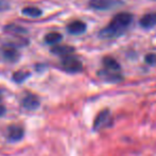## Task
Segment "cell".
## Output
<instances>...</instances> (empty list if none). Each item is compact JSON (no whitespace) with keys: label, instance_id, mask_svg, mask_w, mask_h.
<instances>
[{"label":"cell","instance_id":"16","mask_svg":"<svg viewBox=\"0 0 156 156\" xmlns=\"http://www.w3.org/2000/svg\"><path fill=\"white\" fill-rule=\"evenodd\" d=\"M4 114H5V107H4L3 105H0V117L3 116Z\"/></svg>","mask_w":156,"mask_h":156},{"label":"cell","instance_id":"3","mask_svg":"<svg viewBox=\"0 0 156 156\" xmlns=\"http://www.w3.org/2000/svg\"><path fill=\"white\" fill-rule=\"evenodd\" d=\"M62 67L65 71L70 72V73H76V72H80L82 70L83 65L79 58L71 55H68L63 58Z\"/></svg>","mask_w":156,"mask_h":156},{"label":"cell","instance_id":"5","mask_svg":"<svg viewBox=\"0 0 156 156\" xmlns=\"http://www.w3.org/2000/svg\"><path fill=\"white\" fill-rule=\"evenodd\" d=\"M117 3L118 1H116V0H91L89 2V6L94 10L105 11L114 8Z\"/></svg>","mask_w":156,"mask_h":156},{"label":"cell","instance_id":"10","mask_svg":"<svg viewBox=\"0 0 156 156\" xmlns=\"http://www.w3.org/2000/svg\"><path fill=\"white\" fill-rule=\"evenodd\" d=\"M74 51V49L70 46H55L51 49V52L61 56H68Z\"/></svg>","mask_w":156,"mask_h":156},{"label":"cell","instance_id":"13","mask_svg":"<svg viewBox=\"0 0 156 156\" xmlns=\"http://www.w3.org/2000/svg\"><path fill=\"white\" fill-rule=\"evenodd\" d=\"M23 14L26 15L28 17H32V18H35V17H39L41 15V10L36 6H27L23 10Z\"/></svg>","mask_w":156,"mask_h":156},{"label":"cell","instance_id":"1","mask_svg":"<svg viewBox=\"0 0 156 156\" xmlns=\"http://www.w3.org/2000/svg\"><path fill=\"white\" fill-rule=\"evenodd\" d=\"M133 21V16L129 13H119L111 20L109 25L100 31L102 38H114L123 34Z\"/></svg>","mask_w":156,"mask_h":156},{"label":"cell","instance_id":"8","mask_svg":"<svg viewBox=\"0 0 156 156\" xmlns=\"http://www.w3.org/2000/svg\"><path fill=\"white\" fill-rule=\"evenodd\" d=\"M85 30H86V25H85V23H83L81 20L72 21L67 27V31L70 34H74V35L82 34V33L85 32Z\"/></svg>","mask_w":156,"mask_h":156},{"label":"cell","instance_id":"14","mask_svg":"<svg viewBox=\"0 0 156 156\" xmlns=\"http://www.w3.org/2000/svg\"><path fill=\"white\" fill-rule=\"evenodd\" d=\"M28 76H29V73H28V72L18 71V72H15L14 76H13V79H14L15 82L21 83V82H23V81H25Z\"/></svg>","mask_w":156,"mask_h":156},{"label":"cell","instance_id":"12","mask_svg":"<svg viewBox=\"0 0 156 156\" xmlns=\"http://www.w3.org/2000/svg\"><path fill=\"white\" fill-rule=\"evenodd\" d=\"M63 36L62 34L58 32H51V33H48L47 35L45 36V41L49 45H55V44L60 43L62 41Z\"/></svg>","mask_w":156,"mask_h":156},{"label":"cell","instance_id":"2","mask_svg":"<svg viewBox=\"0 0 156 156\" xmlns=\"http://www.w3.org/2000/svg\"><path fill=\"white\" fill-rule=\"evenodd\" d=\"M103 66H104V69L99 72V76L106 79L107 81H113V82L121 80V76H120L121 67L115 58H111V56L104 58H103Z\"/></svg>","mask_w":156,"mask_h":156},{"label":"cell","instance_id":"11","mask_svg":"<svg viewBox=\"0 0 156 156\" xmlns=\"http://www.w3.org/2000/svg\"><path fill=\"white\" fill-rule=\"evenodd\" d=\"M3 56L6 61H9V62H15V61L18 60L19 53L15 48L8 47L3 50Z\"/></svg>","mask_w":156,"mask_h":156},{"label":"cell","instance_id":"6","mask_svg":"<svg viewBox=\"0 0 156 156\" xmlns=\"http://www.w3.org/2000/svg\"><path fill=\"white\" fill-rule=\"evenodd\" d=\"M23 135H25V131L19 125H11L8 129V138L12 142H16L21 140Z\"/></svg>","mask_w":156,"mask_h":156},{"label":"cell","instance_id":"4","mask_svg":"<svg viewBox=\"0 0 156 156\" xmlns=\"http://www.w3.org/2000/svg\"><path fill=\"white\" fill-rule=\"evenodd\" d=\"M112 122H113V118H112L111 112L108 109H105V111L99 113V115L96 117L94 122V129L96 131H99L104 127H108L112 124Z\"/></svg>","mask_w":156,"mask_h":156},{"label":"cell","instance_id":"9","mask_svg":"<svg viewBox=\"0 0 156 156\" xmlns=\"http://www.w3.org/2000/svg\"><path fill=\"white\" fill-rule=\"evenodd\" d=\"M140 26L146 29H150V28L154 27L156 25V13H151V14H147L140 19Z\"/></svg>","mask_w":156,"mask_h":156},{"label":"cell","instance_id":"7","mask_svg":"<svg viewBox=\"0 0 156 156\" xmlns=\"http://www.w3.org/2000/svg\"><path fill=\"white\" fill-rule=\"evenodd\" d=\"M21 103H23V106L28 111H35L39 106V99L35 94H29L27 96H25Z\"/></svg>","mask_w":156,"mask_h":156},{"label":"cell","instance_id":"15","mask_svg":"<svg viewBox=\"0 0 156 156\" xmlns=\"http://www.w3.org/2000/svg\"><path fill=\"white\" fill-rule=\"evenodd\" d=\"M144 61H146L147 64H149V65H151V66L156 65V54L155 53L147 54L146 58H144Z\"/></svg>","mask_w":156,"mask_h":156}]
</instances>
